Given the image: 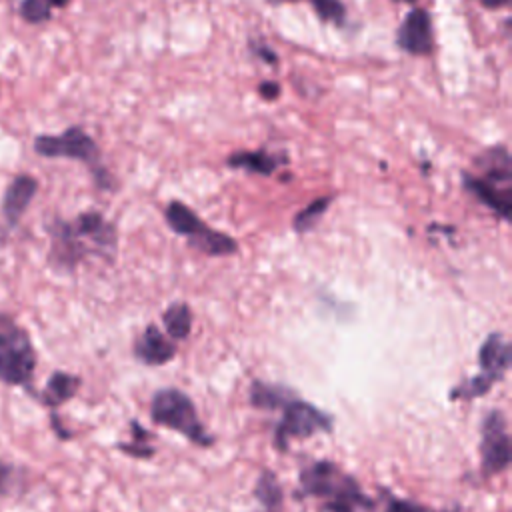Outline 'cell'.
Wrapping results in <instances>:
<instances>
[{
	"instance_id": "1",
	"label": "cell",
	"mask_w": 512,
	"mask_h": 512,
	"mask_svg": "<svg viewBox=\"0 0 512 512\" xmlns=\"http://www.w3.org/2000/svg\"><path fill=\"white\" fill-rule=\"evenodd\" d=\"M50 238L48 264L60 274H70L90 256L114 262L118 250V232L100 212L86 210L72 220L52 218L46 224Z\"/></svg>"
},
{
	"instance_id": "2",
	"label": "cell",
	"mask_w": 512,
	"mask_h": 512,
	"mask_svg": "<svg viewBox=\"0 0 512 512\" xmlns=\"http://www.w3.org/2000/svg\"><path fill=\"white\" fill-rule=\"evenodd\" d=\"M34 152L44 158H70L88 166L100 190H112V176L102 164L96 140L80 126H70L60 134H40L34 138Z\"/></svg>"
},
{
	"instance_id": "3",
	"label": "cell",
	"mask_w": 512,
	"mask_h": 512,
	"mask_svg": "<svg viewBox=\"0 0 512 512\" xmlns=\"http://www.w3.org/2000/svg\"><path fill=\"white\" fill-rule=\"evenodd\" d=\"M36 348L24 326L0 310V382L32 390Z\"/></svg>"
},
{
	"instance_id": "4",
	"label": "cell",
	"mask_w": 512,
	"mask_h": 512,
	"mask_svg": "<svg viewBox=\"0 0 512 512\" xmlns=\"http://www.w3.org/2000/svg\"><path fill=\"white\" fill-rule=\"evenodd\" d=\"M150 418L154 424L182 434L196 446H212V436L202 426L196 406L188 394L178 388H160L150 402Z\"/></svg>"
},
{
	"instance_id": "5",
	"label": "cell",
	"mask_w": 512,
	"mask_h": 512,
	"mask_svg": "<svg viewBox=\"0 0 512 512\" xmlns=\"http://www.w3.org/2000/svg\"><path fill=\"white\" fill-rule=\"evenodd\" d=\"M300 492L304 496L326 498V500H350V502H370V498L360 490L354 476L340 470L330 460H316L300 472Z\"/></svg>"
},
{
	"instance_id": "6",
	"label": "cell",
	"mask_w": 512,
	"mask_h": 512,
	"mask_svg": "<svg viewBox=\"0 0 512 512\" xmlns=\"http://www.w3.org/2000/svg\"><path fill=\"white\" fill-rule=\"evenodd\" d=\"M332 424L334 420L328 412L296 396L282 408V418L274 430V448L284 452L292 438H310L318 432H330Z\"/></svg>"
},
{
	"instance_id": "7",
	"label": "cell",
	"mask_w": 512,
	"mask_h": 512,
	"mask_svg": "<svg viewBox=\"0 0 512 512\" xmlns=\"http://www.w3.org/2000/svg\"><path fill=\"white\" fill-rule=\"evenodd\" d=\"M480 456L486 474H500L510 466L512 448L508 434V418L502 410H490L480 426Z\"/></svg>"
},
{
	"instance_id": "8",
	"label": "cell",
	"mask_w": 512,
	"mask_h": 512,
	"mask_svg": "<svg viewBox=\"0 0 512 512\" xmlns=\"http://www.w3.org/2000/svg\"><path fill=\"white\" fill-rule=\"evenodd\" d=\"M398 50L410 56H430L434 52L432 20L426 8L414 6L396 30Z\"/></svg>"
},
{
	"instance_id": "9",
	"label": "cell",
	"mask_w": 512,
	"mask_h": 512,
	"mask_svg": "<svg viewBox=\"0 0 512 512\" xmlns=\"http://www.w3.org/2000/svg\"><path fill=\"white\" fill-rule=\"evenodd\" d=\"M462 184L478 202L490 208L500 220H510L512 186H502L470 172H462Z\"/></svg>"
},
{
	"instance_id": "10",
	"label": "cell",
	"mask_w": 512,
	"mask_h": 512,
	"mask_svg": "<svg viewBox=\"0 0 512 512\" xmlns=\"http://www.w3.org/2000/svg\"><path fill=\"white\" fill-rule=\"evenodd\" d=\"M36 192H38V180L32 174H18L6 186L4 196H2V216H4L8 230H12L20 224V220H22L24 212L28 210L30 202L34 200Z\"/></svg>"
},
{
	"instance_id": "11",
	"label": "cell",
	"mask_w": 512,
	"mask_h": 512,
	"mask_svg": "<svg viewBox=\"0 0 512 512\" xmlns=\"http://www.w3.org/2000/svg\"><path fill=\"white\" fill-rule=\"evenodd\" d=\"M510 362H512V348L504 338V334L500 332L488 334L482 346L478 348V366L482 370L478 374H482L488 382L496 384L508 372Z\"/></svg>"
},
{
	"instance_id": "12",
	"label": "cell",
	"mask_w": 512,
	"mask_h": 512,
	"mask_svg": "<svg viewBox=\"0 0 512 512\" xmlns=\"http://www.w3.org/2000/svg\"><path fill=\"white\" fill-rule=\"evenodd\" d=\"M176 354V344L168 340L156 324H148L134 342V356L146 366L168 364Z\"/></svg>"
},
{
	"instance_id": "13",
	"label": "cell",
	"mask_w": 512,
	"mask_h": 512,
	"mask_svg": "<svg viewBox=\"0 0 512 512\" xmlns=\"http://www.w3.org/2000/svg\"><path fill=\"white\" fill-rule=\"evenodd\" d=\"M474 164L478 168V176L502 186H512V158L506 146L496 144L482 150Z\"/></svg>"
},
{
	"instance_id": "14",
	"label": "cell",
	"mask_w": 512,
	"mask_h": 512,
	"mask_svg": "<svg viewBox=\"0 0 512 512\" xmlns=\"http://www.w3.org/2000/svg\"><path fill=\"white\" fill-rule=\"evenodd\" d=\"M82 386V378L78 374L72 372H64V370H54L44 388L38 394V402L50 410L60 408L62 404H66L68 400H72L78 392V388Z\"/></svg>"
},
{
	"instance_id": "15",
	"label": "cell",
	"mask_w": 512,
	"mask_h": 512,
	"mask_svg": "<svg viewBox=\"0 0 512 512\" xmlns=\"http://www.w3.org/2000/svg\"><path fill=\"white\" fill-rule=\"evenodd\" d=\"M286 162L288 160L284 154H274L268 150H238L226 158L228 168L246 170L260 176H272Z\"/></svg>"
},
{
	"instance_id": "16",
	"label": "cell",
	"mask_w": 512,
	"mask_h": 512,
	"mask_svg": "<svg viewBox=\"0 0 512 512\" xmlns=\"http://www.w3.org/2000/svg\"><path fill=\"white\" fill-rule=\"evenodd\" d=\"M188 244L206 256H230L238 252V242L206 222L188 238Z\"/></svg>"
},
{
	"instance_id": "17",
	"label": "cell",
	"mask_w": 512,
	"mask_h": 512,
	"mask_svg": "<svg viewBox=\"0 0 512 512\" xmlns=\"http://www.w3.org/2000/svg\"><path fill=\"white\" fill-rule=\"evenodd\" d=\"M292 398H296L292 388H286L282 384L262 382V380H254L250 384V392H248V400H250L252 408H258V410L284 408Z\"/></svg>"
},
{
	"instance_id": "18",
	"label": "cell",
	"mask_w": 512,
	"mask_h": 512,
	"mask_svg": "<svg viewBox=\"0 0 512 512\" xmlns=\"http://www.w3.org/2000/svg\"><path fill=\"white\" fill-rule=\"evenodd\" d=\"M164 218H166V224L170 226V230L184 238L192 236L204 222L190 206H186L180 200L168 202V206L164 210Z\"/></svg>"
},
{
	"instance_id": "19",
	"label": "cell",
	"mask_w": 512,
	"mask_h": 512,
	"mask_svg": "<svg viewBox=\"0 0 512 512\" xmlns=\"http://www.w3.org/2000/svg\"><path fill=\"white\" fill-rule=\"evenodd\" d=\"M162 324L172 340H186L192 332V310L186 302H172L162 312Z\"/></svg>"
},
{
	"instance_id": "20",
	"label": "cell",
	"mask_w": 512,
	"mask_h": 512,
	"mask_svg": "<svg viewBox=\"0 0 512 512\" xmlns=\"http://www.w3.org/2000/svg\"><path fill=\"white\" fill-rule=\"evenodd\" d=\"M254 496L264 504L268 512H280L284 502V492L278 476L272 470H262L256 484H254Z\"/></svg>"
},
{
	"instance_id": "21",
	"label": "cell",
	"mask_w": 512,
	"mask_h": 512,
	"mask_svg": "<svg viewBox=\"0 0 512 512\" xmlns=\"http://www.w3.org/2000/svg\"><path fill=\"white\" fill-rule=\"evenodd\" d=\"M292 2H306L312 6L316 12L318 20L334 24V26H344L348 18V10L342 0H266V4L278 6V4H292Z\"/></svg>"
},
{
	"instance_id": "22",
	"label": "cell",
	"mask_w": 512,
	"mask_h": 512,
	"mask_svg": "<svg viewBox=\"0 0 512 512\" xmlns=\"http://www.w3.org/2000/svg\"><path fill=\"white\" fill-rule=\"evenodd\" d=\"M332 202V196H320V198H314L310 204H306L292 220V228L298 232V234H304V232H310L318 222L320 218L326 214L328 206Z\"/></svg>"
},
{
	"instance_id": "23",
	"label": "cell",
	"mask_w": 512,
	"mask_h": 512,
	"mask_svg": "<svg viewBox=\"0 0 512 512\" xmlns=\"http://www.w3.org/2000/svg\"><path fill=\"white\" fill-rule=\"evenodd\" d=\"M130 434H132V442H128V444L122 442V444H118V448L132 458H150L154 454V448L148 444L150 432L146 428H142L138 424V420H132Z\"/></svg>"
},
{
	"instance_id": "24",
	"label": "cell",
	"mask_w": 512,
	"mask_h": 512,
	"mask_svg": "<svg viewBox=\"0 0 512 512\" xmlns=\"http://www.w3.org/2000/svg\"><path fill=\"white\" fill-rule=\"evenodd\" d=\"M16 8L28 24H44L52 18V6L46 0H16Z\"/></svg>"
},
{
	"instance_id": "25",
	"label": "cell",
	"mask_w": 512,
	"mask_h": 512,
	"mask_svg": "<svg viewBox=\"0 0 512 512\" xmlns=\"http://www.w3.org/2000/svg\"><path fill=\"white\" fill-rule=\"evenodd\" d=\"M22 490V468L12 462L0 460V498L16 496Z\"/></svg>"
},
{
	"instance_id": "26",
	"label": "cell",
	"mask_w": 512,
	"mask_h": 512,
	"mask_svg": "<svg viewBox=\"0 0 512 512\" xmlns=\"http://www.w3.org/2000/svg\"><path fill=\"white\" fill-rule=\"evenodd\" d=\"M374 502H350V500H326L318 512H368Z\"/></svg>"
},
{
	"instance_id": "27",
	"label": "cell",
	"mask_w": 512,
	"mask_h": 512,
	"mask_svg": "<svg viewBox=\"0 0 512 512\" xmlns=\"http://www.w3.org/2000/svg\"><path fill=\"white\" fill-rule=\"evenodd\" d=\"M386 512H434V510H432V508H426V506H422V504H418V502H412V500L388 496Z\"/></svg>"
},
{
	"instance_id": "28",
	"label": "cell",
	"mask_w": 512,
	"mask_h": 512,
	"mask_svg": "<svg viewBox=\"0 0 512 512\" xmlns=\"http://www.w3.org/2000/svg\"><path fill=\"white\" fill-rule=\"evenodd\" d=\"M250 52L258 58V60H262L266 66H276L278 64V56H276V52L266 44V42H262V40H250Z\"/></svg>"
},
{
	"instance_id": "29",
	"label": "cell",
	"mask_w": 512,
	"mask_h": 512,
	"mask_svg": "<svg viewBox=\"0 0 512 512\" xmlns=\"http://www.w3.org/2000/svg\"><path fill=\"white\" fill-rule=\"evenodd\" d=\"M258 94L264 98V100H276L278 96H280V86H278V82H274V80H266V82H262V84H258Z\"/></svg>"
},
{
	"instance_id": "30",
	"label": "cell",
	"mask_w": 512,
	"mask_h": 512,
	"mask_svg": "<svg viewBox=\"0 0 512 512\" xmlns=\"http://www.w3.org/2000/svg\"><path fill=\"white\" fill-rule=\"evenodd\" d=\"M50 422H52V430H54V434H56L60 440H68V438L72 436V432H70V430H66V428L62 426V422H60V418H58L56 410H50Z\"/></svg>"
},
{
	"instance_id": "31",
	"label": "cell",
	"mask_w": 512,
	"mask_h": 512,
	"mask_svg": "<svg viewBox=\"0 0 512 512\" xmlns=\"http://www.w3.org/2000/svg\"><path fill=\"white\" fill-rule=\"evenodd\" d=\"M480 6H484V8H488V10H498V8H504V6H508V2L510 0H476Z\"/></svg>"
},
{
	"instance_id": "32",
	"label": "cell",
	"mask_w": 512,
	"mask_h": 512,
	"mask_svg": "<svg viewBox=\"0 0 512 512\" xmlns=\"http://www.w3.org/2000/svg\"><path fill=\"white\" fill-rule=\"evenodd\" d=\"M52 8H64V6H68V2L70 0H46Z\"/></svg>"
},
{
	"instance_id": "33",
	"label": "cell",
	"mask_w": 512,
	"mask_h": 512,
	"mask_svg": "<svg viewBox=\"0 0 512 512\" xmlns=\"http://www.w3.org/2000/svg\"><path fill=\"white\" fill-rule=\"evenodd\" d=\"M6 232H8V228H6V230H2V228H0V248H2V246H4V242H6Z\"/></svg>"
},
{
	"instance_id": "34",
	"label": "cell",
	"mask_w": 512,
	"mask_h": 512,
	"mask_svg": "<svg viewBox=\"0 0 512 512\" xmlns=\"http://www.w3.org/2000/svg\"><path fill=\"white\" fill-rule=\"evenodd\" d=\"M394 2H402V4H416L418 0H394Z\"/></svg>"
}]
</instances>
